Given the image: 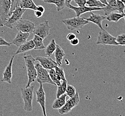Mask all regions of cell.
I'll return each mask as SVG.
<instances>
[{"label": "cell", "mask_w": 125, "mask_h": 116, "mask_svg": "<svg viewBox=\"0 0 125 116\" xmlns=\"http://www.w3.org/2000/svg\"><path fill=\"white\" fill-rule=\"evenodd\" d=\"M27 71L28 81L26 88L30 86L35 82L37 78V71L35 67V59L31 55H26L23 57Z\"/></svg>", "instance_id": "cell-1"}, {"label": "cell", "mask_w": 125, "mask_h": 116, "mask_svg": "<svg viewBox=\"0 0 125 116\" xmlns=\"http://www.w3.org/2000/svg\"><path fill=\"white\" fill-rule=\"evenodd\" d=\"M34 86H30L21 89L22 97L24 103V109L27 112L33 110L32 102L34 97Z\"/></svg>", "instance_id": "cell-2"}, {"label": "cell", "mask_w": 125, "mask_h": 116, "mask_svg": "<svg viewBox=\"0 0 125 116\" xmlns=\"http://www.w3.org/2000/svg\"><path fill=\"white\" fill-rule=\"evenodd\" d=\"M65 25L68 30L73 31L83 28L85 25L88 24L89 22L80 17H76L72 18L63 20L62 21Z\"/></svg>", "instance_id": "cell-3"}, {"label": "cell", "mask_w": 125, "mask_h": 116, "mask_svg": "<svg viewBox=\"0 0 125 116\" xmlns=\"http://www.w3.org/2000/svg\"><path fill=\"white\" fill-rule=\"evenodd\" d=\"M96 44L97 45L118 46L116 42V38L112 36L104 29L99 31Z\"/></svg>", "instance_id": "cell-4"}, {"label": "cell", "mask_w": 125, "mask_h": 116, "mask_svg": "<svg viewBox=\"0 0 125 116\" xmlns=\"http://www.w3.org/2000/svg\"><path fill=\"white\" fill-rule=\"evenodd\" d=\"M26 11V9L22 8L19 6H18L11 12L10 16L6 21L5 26L13 29L17 22L22 18V16Z\"/></svg>", "instance_id": "cell-5"}, {"label": "cell", "mask_w": 125, "mask_h": 116, "mask_svg": "<svg viewBox=\"0 0 125 116\" xmlns=\"http://www.w3.org/2000/svg\"><path fill=\"white\" fill-rule=\"evenodd\" d=\"M11 0H0V27L5 24L10 15Z\"/></svg>", "instance_id": "cell-6"}, {"label": "cell", "mask_w": 125, "mask_h": 116, "mask_svg": "<svg viewBox=\"0 0 125 116\" xmlns=\"http://www.w3.org/2000/svg\"><path fill=\"white\" fill-rule=\"evenodd\" d=\"M35 68L37 71V82H41L43 84H48L56 86V84L52 81L49 76L48 71L43 68L39 63H36Z\"/></svg>", "instance_id": "cell-7"}, {"label": "cell", "mask_w": 125, "mask_h": 116, "mask_svg": "<svg viewBox=\"0 0 125 116\" xmlns=\"http://www.w3.org/2000/svg\"><path fill=\"white\" fill-rule=\"evenodd\" d=\"M80 98L79 93L76 92V94L73 97L70 98L65 102L62 108L58 109V112L61 115L65 114L70 113L73 108L79 105L80 102Z\"/></svg>", "instance_id": "cell-8"}, {"label": "cell", "mask_w": 125, "mask_h": 116, "mask_svg": "<svg viewBox=\"0 0 125 116\" xmlns=\"http://www.w3.org/2000/svg\"><path fill=\"white\" fill-rule=\"evenodd\" d=\"M15 27L19 31L31 34L33 33L35 27L34 22L27 19L21 18L17 22Z\"/></svg>", "instance_id": "cell-9"}, {"label": "cell", "mask_w": 125, "mask_h": 116, "mask_svg": "<svg viewBox=\"0 0 125 116\" xmlns=\"http://www.w3.org/2000/svg\"><path fill=\"white\" fill-rule=\"evenodd\" d=\"M39 84V87L36 91V101L38 104L41 105V108L42 109L43 113L44 116H46V96L44 90L43 83L41 82H38Z\"/></svg>", "instance_id": "cell-10"}, {"label": "cell", "mask_w": 125, "mask_h": 116, "mask_svg": "<svg viewBox=\"0 0 125 116\" xmlns=\"http://www.w3.org/2000/svg\"><path fill=\"white\" fill-rule=\"evenodd\" d=\"M50 30L49 22L45 21L35 27L33 33L34 35H38L44 39L49 35Z\"/></svg>", "instance_id": "cell-11"}, {"label": "cell", "mask_w": 125, "mask_h": 116, "mask_svg": "<svg viewBox=\"0 0 125 116\" xmlns=\"http://www.w3.org/2000/svg\"><path fill=\"white\" fill-rule=\"evenodd\" d=\"M66 6L68 8L70 9H71L73 10L75 12L76 14V17H80V16L87 13L88 12H91L93 11H98V10H103L104 8H99V7H91L86 6H81V7H75L71 5V3L66 4Z\"/></svg>", "instance_id": "cell-12"}, {"label": "cell", "mask_w": 125, "mask_h": 116, "mask_svg": "<svg viewBox=\"0 0 125 116\" xmlns=\"http://www.w3.org/2000/svg\"><path fill=\"white\" fill-rule=\"evenodd\" d=\"M35 60L39 61L40 64L47 70L55 68L58 66L56 62L50 58L38 56L36 58Z\"/></svg>", "instance_id": "cell-13"}, {"label": "cell", "mask_w": 125, "mask_h": 116, "mask_svg": "<svg viewBox=\"0 0 125 116\" xmlns=\"http://www.w3.org/2000/svg\"><path fill=\"white\" fill-rule=\"evenodd\" d=\"M14 58V55L12 57L9 63L5 68V69L3 73V77L1 80V82H7L9 84H11V79L12 78V66Z\"/></svg>", "instance_id": "cell-14"}, {"label": "cell", "mask_w": 125, "mask_h": 116, "mask_svg": "<svg viewBox=\"0 0 125 116\" xmlns=\"http://www.w3.org/2000/svg\"><path fill=\"white\" fill-rule=\"evenodd\" d=\"M91 14L90 16L87 18H84V19L86 20L88 22H91L93 23L96 25L98 27H99L101 30L104 29L103 27H102V23L104 20L106 19V17L104 16L103 15H101L100 14H94L92 11L90 12Z\"/></svg>", "instance_id": "cell-15"}, {"label": "cell", "mask_w": 125, "mask_h": 116, "mask_svg": "<svg viewBox=\"0 0 125 116\" xmlns=\"http://www.w3.org/2000/svg\"><path fill=\"white\" fill-rule=\"evenodd\" d=\"M30 35L29 33L19 31L15 37L12 41L11 44H14L17 46L19 47V46L27 41L30 36Z\"/></svg>", "instance_id": "cell-16"}, {"label": "cell", "mask_w": 125, "mask_h": 116, "mask_svg": "<svg viewBox=\"0 0 125 116\" xmlns=\"http://www.w3.org/2000/svg\"><path fill=\"white\" fill-rule=\"evenodd\" d=\"M35 44L33 40L26 41L21 45L19 46V48L17 50L15 54H18L21 53H23L26 52L30 51L34 49Z\"/></svg>", "instance_id": "cell-17"}, {"label": "cell", "mask_w": 125, "mask_h": 116, "mask_svg": "<svg viewBox=\"0 0 125 116\" xmlns=\"http://www.w3.org/2000/svg\"><path fill=\"white\" fill-rule=\"evenodd\" d=\"M54 57L56 62L58 66H61L62 64V60L65 54L64 50L59 45L57 44L56 49L55 51Z\"/></svg>", "instance_id": "cell-18"}, {"label": "cell", "mask_w": 125, "mask_h": 116, "mask_svg": "<svg viewBox=\"0 0 125 116\" xmlns=\"http://www.w3.org/2000/svg\"><path fill=\"white\" fill-rule=\"evenodd\" d=\"M103 10L106 16L112 12L118 11L117 0H110L108 2V5L104 7Z\"/></svg>", "instance_id": "cell-19"}, {"label": "cell", "mask_w": 125, "mask_h": 116, "mask_svg": "<svg viewBox=\"0 0 125 116\" xmlns=\"http://www.w3.org/2000/svg\"><path fill=\"white\" fill-rule=\"evenodd\" d=\"M67 95L65 94L62 95L60 97L57 98L52 105V108L55 109H59L65 104L66 102V98Z\"/></svg>", "instance_id": "cell-20"}, {"label": "cell", "mask_w": 125, "mask_h": 116, "mask_svg": "<svg viewBox=\"0 0 125 116\" xmlns=\"http://www.w3.org/2000/svg\"><path fill=\"white\" fill-rule=\"evenodd\" d=\"M19 6L22 9H29L35 11L37 9V6L33 0H20Z\"/></svg>", "instance_id": "cell-21"}, {"label": "cell", "mask_w": 125, "mask_h": 116, "mask_svg": "<svg viewBox=\"0 0 125 116\" xmlns=\"http://www.w3.org/2000/svg\"><path fill=\"white\" fill-rule=\"evenodd\" d=\"M44 2L49 4H53L57 7V12H60L66 7L65 0H43Z\"/></svg>", "instance_id": "cell-22"}, {"label": "cell", "mask_w": 125, "mask_h": 116, "mask_svg": "<svg viewBox=\"0 0 125 116\" xmlns=\"http://www.w3.org/2000/svg\"><path fill=\"white\" fill-rule=\"evenodd\" d=\"M57 47V44L54 39H52L50 43L45 47V54L48 56H52V55L54 53Z\"/></svg>", "instance_id": "cell-23"}, {"label": "cell", "mask_w": 125, "mask_h": 116, "mask_svg": "<svg viewBox=\"0 0 125 116\" xmlns=\"http://www.w3.org/2000/svg\"><path fill=\"white\" fill-rule=\"evenodd\" d=\"M33 41L35 44L34 49L35 50H43L45 48V46L44 43V39L38 35H34L33 38Z\"/></svg>", "instance_id": "cell-24"}, {"label": "cell", "mask_w": 125, "mask_h": 116, "mask_svg": "<svg viewBox=\"0 0 125 116\" xmlns=\"http://www.w3.org/2000/svg\"><path fill=\"white\" fill-rule=\"evenodd\" d=\"M124 14L112 12L106 17V19L109 22H117L123 18Z\"/></svg>", "instance_id": "cell-25"}, {"label": "cell", "mask_w": 125, "mask_h": 116, "mask_svg": "<svg viewBox=\"0 0 125 116\" xmlns=\"http://www.w3.org/2000/svg\"><path fill=\"white\" fill-rule=\"evenodd\" d=\"M48 72L49 73V76L52 81H53L56 85L58 86H60L61 84V79L60 77L57 76V74L56 73L54 68L48 69Z\"/></svg>", "instance_id": "cell-26"}, {"label": "cell", "mask_w": 125, "mask_h": 116, "mask_svg": "<svg viewBox=\"0 0 125 116\" xmlns=\"http://www.w3.org/2000/svg\"><path fill=\"white\" fill-rule=\"evenodd\" d=\"M67 86V80H62L61 84L60 86H57V90L56 92L57 98L60 97L62 95L65 94Z\"/></svg>", "instance_id": "cell-27"}, {"label": "cell", "mask_w": 125, "mask_h": 116, "mask_svg": "<svg viewBox=\"0 0 125 116\" xmlns=\"http://www.w3.org/2000/svg\"><path fill=\"white\" fill-rule=\"evenodd\" d=\"M86 5L88 7L99 8H104L106 6L99 0H87Z\"/></svg>", "instance_id": "cell-28"}, {"label": "cell", "mask_w": 125, "mask_h": 116, "mask_svg": "<svg viewBox=\"0 0 125 116\" xmlns=\"http://www.w3.org/2000/svg\"><path fill=\"white\" fill-rule=\"evenodd\" d=\"M65 92L67 96L70 98H71L75 96L77 92L76 89L74 87L71 85H67Z\"/></svg>", "instance_id": "cell-29"}, {"label": "cell", "mask_w": 125, "mask_h": 116, "mask_svg": "<svg viewBox=\"0 0 125 116\" xmlns=\"http://www.w3.org/2000/svg\"><path fill=\"white\" fill-rule=\"evenodd\" d=\"M54 70L57 76H58L61 79V80H66L65 74L63 68L58 67L57 66L56 68H55Z\"/></svg>", "instance_id": "cell-30"}, {"label": "cell", "mask_w": 125, "mask_h": 116, "mask_svg": "<svg viewBox=\"0 0 125 116\" xmlns=\"http://www.w3.org/2000/svg\"><path fill=\"white\" fill-rule=\"evenodd\" d=\"M116 42L118 45L125 46V34H122L118 35L116 38Z\"/></svg>", "instance_id": "cell-31"}, {"label": "cell", "mask_w": 125, "mask_h": 116, "mask_svg": "<svg viewBox=\"0 0 125 116\" xmlns=\"http://www.w3.org/2000/svg\"><path fill=\"white\" fill-rule=\"evenodd\" d=\"M117 6L118 11L119 13L124 14V11L125 9V5L120 0H117Z\"/></svg>", "instance_id": "cell-32"}, {"label": "cell", "mask_w": 125, "mask_h": 116, "mask_svg": "<svg viewBox=\"0 0 125 116\" xmlns=\"http://www.w3.org/2000/svg\"><path fill=\"white\" fill-rule=\"evenodd\" d=\"M20 0H11V7L10 9V14L15 8L19 6V3Z\"/></svg>", "instance_id": "cell-33"}, {"label": "cell", "mask_w": 125, "mask_h": 116, "mask_svg": "<svg viewBox=\"0 0 125 116\" xmlns=\"http://www.w3.org/2000/svg\"><path fill=\"white\" fill-rule=\"evenodd\" d=\"M11 44V43L7 42L4 38L0 37V46H10Z\"/></svg>", "instance_id": "cell-34"}, {"label": "cell", "mask_w": 125, "mask_h": 116, "mask_svg": "<svg viewBox=\"0 0 125 116\" xmlns=\"http://www.w3.org/2000/svg\"><path fill=\"white\" fill-rule=\"evenodd\" d=\"M79 7L83 6L86 4L87 0H73Z\"/></svg>", "instance_id": "cell-35"}, {"label": "cell", "mask_w": 125, "mask_h": 116, "mask_svg": "<svg viewBox=\"0 0 125 116\" xmlns=\"http://www.w3.org/2000/svg\"><path fill=\"white\" fill-rule=\"evenodd\" d=\"M79 41L78 38H73V39L70 41V43L73 46H76L78 44H79Z\"/></svg>", "instance_id": "cell-36"}, {"label": "cell", "mask_w": 125, "mask_h": 116, "mask_svg": "<svg viewBox=\"0 0 125 116\" xmlns=\"http://www.w3.org/2000/svg\"><path fill=\"white\" fill-rule=\"evenodd\" d=\"M66 38L68 40L70 41L71 40L73 39V38H76V35L73 33H70L68 34V35H67Z\"/></svg>", "instance_id": "cell-37"}, {"label": "cell", "mask_w": 125, "mask_h": 116, "mask_svg": "<svg viewBox=\"0 0 125 116\" xmlns=\"http://www.w3.org/2000/svg\"><path fill=\"white\" fill-rule=\"evenodd\" d=\"M43 13L41 12L40 11H38L37 10H36L35 11V15L37 18H40L42 16Z\"/></svg>", "instance_id": "cell-38"}, {"label": "cell", "mask_w": 125, "mask_h": 116, "mask_svg": "<svg viewBox=\"0 0 125 116\" xmlns=\"http://www.w3.org/2000/svg\"><path fill=\"white\" fill-rule=\"evenodd\" d=\"M36 10L40 11L41 12H42V13H44V12H45V9L43 6H41V5L38 6H37Z\"/></svg>", "instance_id": "cell-39"}, {"label": "cell", "mask_w": 125, "mask_h": 116, "mask_svg": "<svg viewBox=\"0 0 125 116\" xmlns=\"http://www.w3.org/2000/svg\"><path fill=\"white\" fill-rule=\"evenodd\" d=\"M101 3H103L104 5L107 6L108 5V3L107 2V0H99Z\"/></svg>", "instance_id": "cell-40"}, {"label": "cell", "mask_w": 125, "mask_h": 116, "mask_svg": "<svg viewBox=\"0 0 125 116\" xmlns=\"http://www.w3.org/2000/svg\"><path fill=\"white\" fill-rule=\"evenodd\" d=\"M73 0H65V4H68V3H71V2Z\"/></svg>", "instance_id": "cell-41"}, {"label": "cell", "mask_w": 125, "mask_h": 116, "mask_svg": "<svg viewBox=\"0 0 125 116\" xmlns=\"http://www.w3.org/2000/svg\"><path fill=\"white\" fill-rule=\"evenodd\" d=\"M121 1H122L123 3H124V4L125 5V0H120Z\"/></svg>", "instance_id": "cell-42"}, {"label": "cell", "mask_w": 125, "mask_h": 116, "mask_svg": "<svg viewBox=\"0 0 125 116\" xmlns=\"http://www.w3.org/2000/svg\"><path fill=\"white\" fill-rule=\"evenodd\" d=\"M123 18H124V20H125V14L124 13V17H123Z\"/></svg>", "instance_id": "cell-43"}, {"label": "cell", "mask_w": 125, "mask_h": 116, "mask_svg": "<svg viewBox=\"0 0 125 116\" xmlns=\"http://www.w3.org/2000/svg\"><path fill=\"white\" fill-rule=\"evenodd\" d=\"M107 0V2H108V3L109 1V0Z\"/></svg>", "instance_id": "cell-44"}, {"label": "cell", "mask_w": 125, "mask_h": 116, "mask_svg": "<svg viewBox=\"0 0 125 116\" xmlns=\"http://www.w3.org/2000/svg\"></svg>", "instance_id": "cell-45"}]
</instances>
